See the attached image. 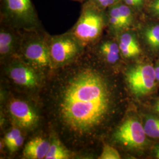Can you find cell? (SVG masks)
<instances>
[{"instance_id":"6da1fadb","label":"cell","mask_w":159,"mask_h":159,"mask_svg":"<svg viewBox=\"0 0 159 159\" xmlns=\"http://www.w3.org/2000/svg\"><path fill=\"white\" fill-rule=\"evenodd\" d=\"M106 65L91 51L51 71L42 108L51 129L71 150L91 148L121 116L125 100Z\"/></svg>"},{"instance_id":"8992f818","label":"cell","mask_w":159,"mask_h":159,"mask_svg":"<svg viewBox=\"0 0 159 159\" xmlns=\"http://www.w3.org/2000/svg\"><path fill=\"white\" fill-rule=\"evenodd\" d=\"M111 138L116 144L130 152H140L148 145V136L142 120L134 113L125 116L114 130Z\"/></svg>"},{"instance_id":"484cf974","label":"cell","mask_w":159,"mask_h":159,"mask_svg":"<svg viewBox=\"0 0 159 159\" xmlns=\"http://www.w3.org/2000/svg\"><path fill=\"white\" fill-rule=\"evenodd\" d=\"M71 1H75V2H80V3H84L85 2L86 0H71Z\"/></svg>"},{"instance_id":"5b68a950","label":"cell","mask_w":159,"mask_h":159,"mask_svg":"<svg viewBox=\"0 0 159 159\" xmlns=\"http://www.w3.org/2000/svg\"><path fill=\"white\" fill-rule=\"evenodd\" d=\"M7 78L17 89L30 94H39L46 84V74L33 67L18 56L5 62Z\"/></svg>"},{"instance_id":"30bf717a","label":"cell","mask_w":159,"mask_h":159,"mask_svg":"<svg viewBox=\"0 0 159 159\" xmlns=\"http://www.w3.org/2000/svg\"><path fill=\"white\" fill-rule=\"evenodd\" d=\"M135 29L145 56L159 59V21L141 17Z\"/></svg>"},{"instance_id":"8fae6325","label":"cell","mask_w":159,"mask_h":159,"mask_svg":"<svg viewBox=\"0 0 159 159\" xmlns=\"http://www.w3.org/2000/svg\"><path fill=\"white\" fill-rule=\"evenodd\" d=\"M87 49L107 66H115L122 60L116 37L108 34Z\"/></svg>"},{"instance_id":"4316f807","label":"cell","mask_w":159,"mask_h":159,"mask_svg":"<svg viewBox=\"0 0 159 159\" xmlns=\"http://www.w3.org/2000/svg\"><path fill=\"white\" fill-rule=\"evenodd\" d=\"M148 1H150V0H145V2H148Z\"/></svg>"},{"instance_id":"5bb4252c","label":"cell","mask_w":159,"mask_h":159,"mask_svg":"<svg viewBox=\"0 0 159 159\" xmlns=\"http://www.w3.org/2000/svg\"><path fill=\"white\" fill-rule=\"evenodd\" d=\"M50 146V140L41 136H37L27 143L23 149L25 159H45Z\"/></svg>"},{"instance_id":"2e32d148","label":"cell","mask_w":159,"mask_h":159,"mask_svg":"<svg viewBox=\"0 0 159 159\" xmlns=\"http://www.w3.org/2000/svg\"><path fill=\"white\" fill-rule=\"evenodd\" d=\"M143 125L148 137L159 139V116L152 114H144Z\"/></svg>"},{"instance_id":"7c38bea8","label":"cell","mask_w":159,"mask_h":159,"mask_svg":"<svg viewBox=\"0 0 159 159\" xmlns=\"http://www.w3.org/2000/svg\"><path fill=\"white\" fill-rule=\"evenodd\" d=\"M21 39V30L0 24V58L5 63L17 56Z\"/></svg>"},{"instance_id":"ba28073f","label":"cell","mask_w":159,"mask_h":159,"mask_svg":"<svg viewBox=\"0 0 159 159\" xmlns=\"http://www.w3.org/2000/svg\"><path fill=\"white\" fill-rule=\"evenodd\" d=\"M125 71V81L131 94L137 98H143L153 93L156 86L153 66L148 63H135Z\"/></svg>"},{"instance_id":"603a6c76","label":"cell","mask_w":159,"mask_h":159,"mask_svg":"<svg viewBox=\"0 0 159 159\" xmlns=\"http://www.w3.org/2000/svg\"><path fill=\"white\" fill-rule=\"evenodd\" d=\"M154 111L156 114H158L159 116V97L156 100L153 106Z\"/></svg>"},{"instance_id":"d4e9b609","label":"cell","mask_w":159,"mask_h":159,"mask_svg":"<svg viewBox=\"0 0 159 159\" xmlns=\"http://www.w3.org/2000/svg\"><path fill=\"white\" fill-rule=\"evenodd\" d=\"M153 153L154 157L159 159V145H157L154 148Z\"/></svg>"},{"instance_id":"277c9868","label":"cell","mask_w":159,"mask_h":159,"mask_svg":"<svg viewBox=\"0 0 159 159\" xmlns=\"http://www.w3.org/2000/svg\"><path fill=\"white\" fill-rule=\"evenodd\" d=\"M0 24L21 31L44 30L31 0H0Z\"/></svg>"},{"instance_id":"cb8c5ba5","label":"cell","mask_w":159,"mask_h":159,"mask_svg":"<svg viewBox=\"0 0 159 159\" xmlns=\"http://www.w3.org/2000/svg\"><path fill=\"white\" fill-rule=\"evenodd\" d=\"M154 70H155V74H156V78L157 82H159V58L154 67Z\"/></svg>"},{"instance_id":"ffe728a7","label":"cell","mask_w":159,"mask_h":159,"mask_svg":"<svg viewBox=\"0 0 159 159\" xmlns=\"http://www.w3.org/2000/svg\"><path fill=\"white\" fill-rule=\"evenodd\" d=\"M100 10H106L109 7L114 6L121 0H87Z\"/></svg>"},{"instance_id":"d6986e66","label":"cell","mask_w":159,"mask_h":159,"mask_svg":"<svg viewBox=\"0 0 159 159\" xmlns=\"http://www.w3.org/2000/svg\"><path fill=\"white\" fill-rule=\"evenodd\" d=\"M21 129L18 127H16L11 129L9 131H8L5 135L4 138V143L7 146L12 141L16 140L17 137L21 136Z\"/></svg>"},{"instance_id":"7a4b0ae2","label":"cell","mask_w":159,"mask_h":159,"mask_svg":"<svg viewBox=\"0 0 159 159\" xmlns=\"http://www.w3.org/2000/svg\"><path fill=\"white\" fill-rule=\"evenodd\" d=\"M107 27L106 10L99 9L86 0L82 4L77 22L68 31L87 48L94 46L102 39Z\"/></svg>"},{"instance_id":"4fadbf2b","label":"cell","mask_w":159,"mask_h":159,"mask_svg":"<svg viewBox=\"0 0 159 159\" xmlns=\"http://www.w3.org/2000/svg\"><path fill=\"white\" fill-rule=\"evenodd\" d=\"M116 39L123 60L134 61L145 56L136 29L124 31L118 34Z\"/></svg>"},{"instance_id":"9c48e42d","label":"cell","mask_w":159,"mask_h":159,"mask_svg":"<svg viewBox=\"0 0 159 159\" xmlns=\"http://www.w3.org/2000/svg\"><path fill=\"white\" fill-rule=\"evenodd\" d=\"M6 108L14 124L23 130L33 131L40 124L39 110L28 100L10 97L6 104Z\"/></svg>"},{"instance_id":"52a82bcc","label":"cell","mask_w":159,"mask_h":159,"mask_svg":"<svg viewBox=\"0 0 159 159\" xmlns=\"http://www.w3.org/2000/svg\"><path fill=\"white\" fill-rule=\"evenodd\" d=\"M48 45L53 70L74 62L86 50L69 31L59 35L49 34Z\"/></svg>"},{"instance_id":"3957f363","label":"cell","mask_w":159,"mask_h":159,"mask_svg":"<svg viewBox=\"0 0 159 159\" xmlns=\"http://www.w3.org/2000/svg\"><path fill=\"white\" fill-rule=\"evenodd\" d=\"M48 35L45 30L21 31L17 56L46 74L53 70L48 45Z\"/></svg>"},{"instance_id":"44dd1931","label":"cell","mask_w":159,"mask_h":159,"mask_svg":"<svg viewBox=\"0 0 159 159\" xmlns=\"http://www.w3.org/2000/svg\"><path fill=\"white\" fill-rule=\"evenodd\" d=\"M125 5L130 7L137 11L142 14L145 0H121Z\"/></svg>"},{"instance_id":"9a60e30c","label":"cell","mask_w":159,"mask_h":159,"mask_svg":"<svg viewBox=\"0 0 159 159\" xmlns=\"http://www.w3.org/2000/svg\"><path fill=\"white\" fill-rule=\"evenodd\" d=\"M72 152L73 151L67 148L54 133L51 137L50 146L45 159H70L72 156Z\"/></svg>"},{"instance_id":"ac0fdd59","label":"cell","mask_w":159,"mask_h":159,"mask_svg":"<svg viewBox=\"0 0 159 159\" xmlns=\"http://www.w3.org/2000/svg\"><path fill=\"white\" fill-rule=\"evenodd\" d=\"M98 159H121V156L116 148L108 144H104L102 153Z\"/></svg>"},{"instance_id":"e0dca14e","label":"cell","mask_w":159,"mask_h":159,"mask_svg":"<svg viewBox=\"0 0 159 159\" xmlns=\"http://www.w3.org/2000/svg\"><path fill=\"white\" fill-rule=\"evenodd\" d=\"M142 17L159 21V0H150L145 2Z\"/></svg>"},{"instance_id":"7402d4cb","label":"cell","mask_w":159,"mask_h":159,"mask_svg":"<svg viewBox=\"0 0 159 159\" xmlns=\"http://www.w3.org/2000/svg\"><path fill=\"white\" fill-rule=\"evenodd\" d=\"M24 141V137L21 134V136L17 137L16 140L8 144L6 148H7L10 152H15L17 151L21 147Z\"/></svg>"}]
</instances>
